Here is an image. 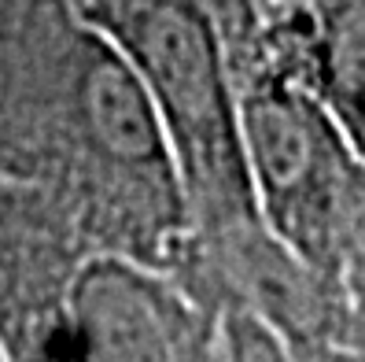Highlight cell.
Here are the masks:
<instances>
[{
  "label": "cell",
  "mask_w": 365,
  "mask_h": 362,
  "mask_svg": "<svg viewBox=\"0 0 365 362\" xmlns=\"http://www.w3.org/2000/svg\"><path fill=\"white\" fill-rule=\"evenodd\" d=\"M133 63L155 104L185 215L210 233L244 218L247 174L222 45L200 0H81L74 11Z\"/></svg>",
  "instance_id": "1"
},
{
  "label": "cell",
  "mask_w": 365,
  "mask_h": 362,
  "mask_svg": "<svg viewBox=\"0 0 365 362\" xmlns=\"http://www.w3.org/2000/svg\"><path fill=\"white\" fill-rule=\"evenodd\" d=\"M56 362H218V351L174 278L122 251H96L63 292Z\"/></svg>",
  "instance_id": "2"
},
{
  "label": "cell",
  "mask_w": 365,
  "mask_h": 362,
  "mask_svg": "<svg viewBox=\"0 0 365 362\" xmlns=\"http://www.w3.org/2000/svg\"><path fill=\"white\" fill-rule=\"evenodd\" d=\"M71 119L89 156L133 188L185 215L174 163L140 74L96 26L71 15ZM188 218V215H185Z\"/></svg>",
  "instance_id": "3"
},
{
  "label": "cell",
  "mask_w": 365,
  "mask_h": 362,
  "mask_svg": "<svg viewBox=\"0 0 365 362\" xmlns=\"http://www.w3.org/2000/svg\"><path fill=\"white\" fill-rule=\"evenodd\" d=\"M8 222V200H4V188H0V229Z\"/></svg>",
  "instance_id": "4"
},
{
  "label": "cell",
  "mask_w": 365,
  "mask_h": 362,
  "mask_svg": "<svg viewBox=\"0 0 365 362\" xmlns=\"http://www.w3.org/2000/svg\"><path fill=\"white\" fill-rule=\"evenodd\" d=\"M0 362H15V358H11V351H8V344H4V340H0Z\"/></svg>",
  "instance_id": "5"
}]
</instances>
